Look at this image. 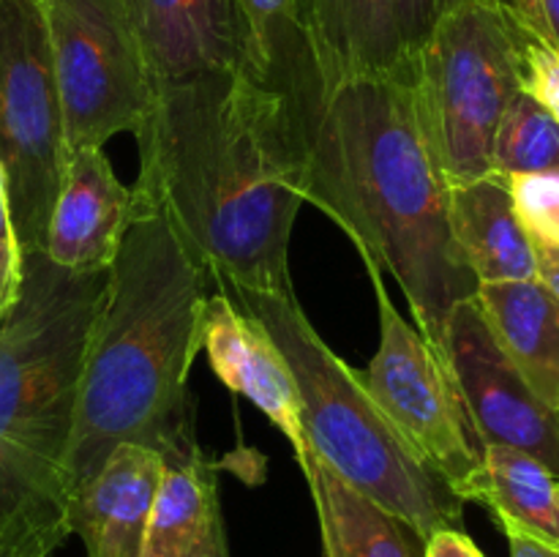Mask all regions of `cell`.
Listing matches in <instances>:
<instances>
[{
    "label": "cell",
    "mask_w": 559,
    "mask_h": 557,
    "mask_svg": "<svg viewBox=\"0 0 559 557\" xmlns=\"http://www.w3.org/2000/svg\"><path fill=\"white\" fill-rule=\"evenodd\" d=\"M522 91L530 93L559 123V49L535 33L524 36Z\"/></svg>",
    "instance_id": "cell-24"
},
{
    "label": "cell",
    "mask_w": 559,
    "mask_h": 557,
    "mask_svg": "<svg viewBox=\"0 0 559 557\" xmlns=\"http://www.w3.org/2000/svg\"><path fill=\"white\" fill-rule=\"evenodd\" d=\"M136 216L134 189L115 175L107 153L102 147L71 151L44 254L71 271H107Z\"/></svg>",
    "instance_id": "cell-11"
},
{
    "label": "cell",
    "mask_w": 559,
    "mask_h": 557,
    "mask_svg": "<svg viewBox=\"0 0 559 557\" xmlns=\"http://www.w3.org/2000/svg\"><path fill=\"white\" fill-rule=\"evenodd\" d=\"M527 33L497 0H467L404 60L451 186L495 173L491 147L502 115L522 93Z\"/></svg>",
    "instance_id": "cell-6"
},
{
    "label": "cell",
    "mask_w": 559,
    "mask_h": 557,
    "mask_svg": "<svg viewBox=\"0 0 559 557\" xmlns=\"http://www.w3.org/2000/svg\"><path fill=\"white\" fill-rule=\"evenodd\" d=\"M502 533H506L508 546H511V557H559L557 546L544 544V541L533 538V535L522 533V530L506 528Z\"/></svg>",
    "instance_id": "cell-31"
},
{
    "label": "cell",
    "mask_w": 559,
    "mask_h": 557,
    "mask_svg": "<svg viewBox=\"0 0 559 557\" xmlns=\"http://www.w3.org/2000/svg\"><path fill=\"white\" fill-rule=\"evenodd\" d=\"M530 238H533L538 278L559 298V246L533 233H530Z\"/></svg>",
    "instance_id": "cell-29"
},
{
    "label": "cell",
    "mask_w": 559,
    "mask_h": 557,
    "mask_svg": "<svg viewBox=\"0 0 559 557\" xmlns=\"http://www.w3.org/2000/svg\"><path fill=\"white\" fill-rule=\"evenodd\" d=\"M320 519L325 557H424L426 541L355 489L314 451L298 457Z\"/></svg>",
    "instance_id": "cell-18"
},
{
    "label": "cell",
    "mask_w": 559,
    "mask_h": 557,
    "mask_svg": "<svg viewBox=\"0 0 559 557\" xmlns=\"http://www.w3.org/2000/svg\"><path fill=\"white\" fill-rule=\"evenodd\" d=\"M464 502L489 508L502 530H522L559 549L557 478L530 453L486 446L484 467L464 489Z\"/></svg>",
    "instance_id": "cell-20"
},
{
    "label": "cell",
    "mask_w": 559,
    "mask_h": 557,
    "mask_svg": "<svg viewBox=\"0 0 559 557\" xmlns=\"http://www.w3.org/2000/svg\"><path fill=\"white\" fill-rule=\"evenodd\" d=\"M164 459L126 442L66 500V522L87 557H142Z\"/></svg>",
    "instance_id": "cell-14"
},
{
    "label": "cell",
    "mask_w": 559,
    "mask_h": 557,
    "mask_svg": "<svg viewBox=\"0 0 559 557\" xmlns=\"http://www.w3.org/2000/svg\"><path fill=\"white\" fill-rule=\"evenodd\" d=\"M557 502H559V478H557Z\"/></svg>",
    "instance_id": "cell-35"
},
{
    "label": "cell",
    "mask_w": 559,
    "mask_h": 557,
    "mask_svg": "<svg viewBox=\"0 0 559 557\" xmlns=\"http://www.w3.org/2000/svg\"><path fill=\"white\" fill-rule=\"evenodd\" d=\"M156 91L246 66L238 0H126Z\"/></svg>",
    "instance_id": "cell-13"
},
{
    "label": "cell",
    "mask_w": 559,
    "mask_h": 557,
    "mask_svg": "<svg viewBox=\"0 0 559 557\" xmlns=\"http://www.w3.org/2000/svg\"><path fill=\"white\" fill-rule=\"evenodd\" d=\"M207 276L178 229L140 211L109 265L76 393L63 467L66 500L118 446L156 451L164 464L197 457L189 375L202 349Z\"/></svg>",
    "instance_id": "cell-3"
},
{
    "label": "cell",
    "mask_w": 559,
    "mask_h": 557,
    "mask_svg": "<svg viewBox=\"0 0 559 557\" xmlns=\"http://www.w3.org/2000/svg\"><path fill=\"white\" fill-rule=\"evenodd\" d=\"M22 284V249L11 222L9 194L0 173V317L14 306Z\"/></svg>",
    "instance_id": "cell-27"
},
{
    "label": "cell",
    "mask_w": 559,
    "mask_h": 557,
    "mask_svg": "<svg viewBox=\"0 0 559 557\" xmlns=\"http://www.w3.org/2000/svg\"><path fill=\"white\" fill-rule=\"evenodd\" d=\"M202 349L211 369L233 393L249 399L293 446L295 459L309 451L300 420L298 382L282 349L257 317L224 293L207 295Z\"/></svg>",
    "instance_id": "cell-12"
},
{
    "label": "cell",
    "mask_w": 559,
    "mask_h": 557,
    "mask_svg": "<svg viewBox=\"0 0 559 557\" xmlns=\"http://www.w3.org/2000/svg\"><path fill=\"white\" fill-rule=\"evenodd\" d=\"M495 175L559 173V123L530 93H519L502 115L491 147Z\"/></svg>",
    "instance_id": "cell-21"
},
{
    "label": "cell",
    "mask_w": 559,
    "mask_h": 557,
    "mask_svg": "<svg viewBox=\"0 0 559 557\" xmlns=\"http://www.w3.org/2000/svg\"><path fill=\"white\" fill-rule=\"evenodd\" d=\"M530 233L540 235V238L551 240V244L559 246V211L551 213V216H546L544 222L535 224V227H530Z\"/></svg>",
    "instance_id": "cell-33"
},
{
    "label": "cell",
    "mask_w": 559,
    "mask_h": 557,
    "mask_svg": "<svg viewBox=\"0 0 559 557\" xmlns=\"http://www.w3.org/2000/svg\"><path fill=\"white\" fill-rule=\"evenodd\" d=\"M227 544L218 508L216 467L202 457L164 464L142 557H211Z\"/></svg>",
    "instance_id": "cell-19"
},
{
    "label": "cell",
    "mask_w": 559,
    "mask_h": 557,
    "mask_svg": "<svg viewBox=\"0 0 559 557\" xmlns=\"http://www.w3.org/2000/svg\"><path fill=\"white\" fill-rule=\"evenodd\" d=\"M246 27V69L265 74L306 38L298 0H238Z\"/></svg>",
    "instance_id": "cell-22"
},
{
    "label": "cell",
    "mask_w": 559,
    "mask_h": 557,
    "mask_svg": "<svg viewBox=\"0 0 559 557\" xmlns=\"http://www.w3.org/2000/svg\"><path fill=\"white\" fill-rule=\"evenodd\" d=\"M546 16V27H549L551 44L559 49V0H540Z\"/></svg>",
    "instance_id": "cell-32"
},
{
    "label": "cell",
    "mask_w": 559,
    "mask_h": 557,
    "mask_svg": "<svg viewBox=\"0 0 559 557\" xmlns=\"http://www.w3.org/2000/svg\"><path fill=\"white\" fill-rule=\"evenodd\" d=\"M497 3L502 5V9L511 11L513 16H516L522 25H527L530 31L535 33V36L546 38V42H551L549 38V27H546V16H544V5H540V0H497Z\"/></svg>",
    "instance_id": "cell-30"
},
{
    "label": "cell",
    "mask_w": 559,
    "mask_h": 557,
    "mask_svg": "<svg viewBox=\"0 0 559 557\" xmlns=\"http://www.w3.org/2000/svg\"><path fill=\"white\" fill-rule=\"evenodd\" d=\"M107 282L109 268L22 254L20 295L0 317V506L66 519V453Z\"/></svg>",
    "instance_id": "cell-4"
},
{
    "label": "cell",
    "mask_w": 559,
    "mask_h": 557,
    "mask_svg": "<svg viewBox=\"0 0 559 557\" xmlns=\"http://www.w3.org/2000/svg\"><path fill=\"white\" fill-rule=\"evenodd\" d=\"M66 147H104L134 134L156 96L126 0H44Z\"/></svg>",
    "instance_id": "cell-8"
},
{
    "label": "cell",
    "mask_w": 559,
    "mask_h": 557,
    "mask_svg": "<svg viewBox=\"0 0 559 557\" xmlns=\"http://www.w3.org/2000/svg\"><path fill=\"white\" fill-rule=\"evenodd\" d=\"M451 235L478 287L538 278L533 238L502 175L451 186Z\"/></svg>",
    "instance_id": "cell-15"
},
{
    "label": "cell",
    "mask_w": 559,
    "mask_h": 557,
    "mask_svg": "<svg viewBox=\"0 0 559 557\" xmlns=\"http://www.w3.org/2000/svg\"><path fill=\"white\" fill-rule=\"evenodd\" d=\"M437 353L445 358L480 440L530 453L559 478V413L497 344L475 295L451 309Z\"/></svg>",
    "instance_id": "cell-10"
},
{
    "label": "cell",
    "mask_w": 559,
    "mask_h": 557,
    "mask_svg": "<svg viewBox=\"0 0 559 557\" xmlns=\"http://www.w3.org/2000/svg\"><path fill=\"white\" fill-rule=\"evenodd\" d=\"M486 325L524 380L559 413V298L540 278L480 284Z\"/></svg>",
    "instance_id": "cell-17"
},
{
    "label": "cell",
    "mask_w": 559,
    "mask_h": 557,
    "mask_svg": "<svg viewBox=\"0 0 559 557\" xmlns=\"http://www.w3.org/2000/svg\"><path fill=\"white\" fill-rule=\"evenodd\" d=\"M134 137L136 208L162 213L216 287L295 293L289 238L304 189L276 85L246 66L164 85Z\"/></svg>",
    "instance_id": "cell-2"
},
{
    "label": "cell",
    "mask_w": 559,
    "mask_h": 557,
    "mask_svg": "<svg viewBox=\"0 0 559 557\" xmlns=\"http://www.w3.org/2000/svg\"><path fill=\"white\" fill-rule=\"evenodd\" d=\"M218 293L257 317L284 353L298 382L306 442L328 467L424 541L440 530H464V502L456 491L420 462L366 391L360 371L322 342L295 293L238 287Z\"/></svg>",
    "instance_id": "cell-5"
},
{
    "label": "cell",
    "mask_w": 559,
    "mask_h": 557,
    "mask_svg": "<svg viewBox=\"0 0 559 557\" xmlns=\"http://www.w3.org/2000/svg\"><path fill=\"white\" fill-rule=\"evenodd\" d=\"M467 0H393V14H396L399 44H402L404 60L426 42L431 27Z\"/></svg>",
    "instance_id": "cell-25"
},
{
    "label": "cell",
    "mask_w": 559,
    "mask_h": 557,
    "mask_svg": "<svg viewBox=\"0 0 559 557\" xmlns=\"http://www.w3.org/2000/svg\"><path fill=\"white\" fill-rule=\"evenodd\" d=\"M69 535L66 519L0 506V557H49Z\"/></svg>",
    "instance_id": "cell-23"
},
{
    "label": "cell",
    "mask_w": 559,
    "mask_h": 557,
    "mask_svg": "<svg viewBox=\"0 0 559 557\" xmlns=\"http://www.w3.org/2000/svg\"><path fill=\"white\" fill-rule=\"evenodd\" d=\"M287 98L304 202L347 233L366 268L391 273L437 349L448 315L478 293L451 235V183L407 63L322 82L311 47L265 74Z\"/></svg>",
    "instance_id": "cell-1"
},
{
    "label": "cell",
    "mask_w": 559,
    "mask_h": 557,
    "mask_svg": "<svg viewBox=\"0 0 559 557\" xmlns=\"http://www.w3.org/2000/svg\"><path fill=\"white\" fill-rule=\"evenodd\" d=\"M506 183L527 229L559 211V173L511 175V178H506Z\"/></svg>",
    "instance_id": "cell-26"
},
{
    "label": "cell",
    "mask_w": 559,
    "mask_h": 557,
    "mask_svg": "<svg viewBox=\"0 0 559 557\" xmlns=\"http://www.w3.org/2000/svg\"><path fill=\"white\" fill-rule=\"evenodd\" d=\"M424 557H484L464 530H440L426 541Z\"/></svg>",
    "instance_id": "cell-28"
},
{
    "label": "cell",
    "mask_w": 559,
    "mask_h": 557,
    "mask_svg": "<svg viewBox=\"0 0 559 557\" xmlns=\"http://www.w3.org/2000/svg\"><path fill=\"white\" fill-rule=\"evenodd\" d=\"M322 82L385 74L404 63L393 0H298Z\"/></svg>",
    "instance_id": "cell-16"
},
{
    "label": "cell",
    "mask_w": 559,
    "mask_h": 557,
    "mask_svg": "<svg viewBox=\"0 0 559 557\" xmlns=\"http://www.w3.org/2000/svg\"><path fill=\"white\" fill-rule=\"evenodd\" d=\"M211 557H229V549H227V544H222V546H218V549L213 552Z\"/></svg>",
    "instance_id": "cell-34"
},
{
    "label": "cell",
    "mask_w": 559,
    "mask_h": 557,
    "mask_svg": "<svg viewBox=\"0 0 559 557\" xmlns=\"http://www.w3.org/2000/svg\"><path fill=\"white\" fill-rule=\"evenodd\" d=\"M366 271L380 309V347L369 369L360 371V380L420 462L464 502V489L484 467L486 442L469 418L445 358L399 315L388 298L382 271Z\"/></svg>",
    "instance_id": "cell-9"
},
{
    "label": "cell",
    "mask_w": 559,
    "mask_h": 557,
    "mask_svg": "<svg viewBox=\"0 0 559 557\" xmlns=\"http://www.w3.org/2000/svg\"><path fill=\"white\" fill-rule=\"evenodd\" d=\"M66 158L44 0H0V173L22 254L44 251Z\"/></svg>",
    "instance_id": "cell-7"
}]
</instances>
